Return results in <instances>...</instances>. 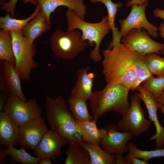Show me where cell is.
Returning <instances> with one entry per match:
<instances>
[{"mask_svg":"<svg viewBox=\"0 0 164 164\" xmlns=\"http://www.w3.org/2000/svg\"><path fill=\"white\" fill-rule=\"evenodd\" d=\"M103 73L107 84H121L134 91L138 86L135 64L142 55L120 42L103 50Z\"/></svg>","mask_w":164,"mask_h":164,"instance_id":"cell-1","label":"cell"},{"mask_svg":"<svg viewBox=\"0 0 164 164\" xmlns=\"http://www.w3.org/2000/svg\"><path fill=\"white\" fill-rule=\"evenodd\" d=\"M47 120L50 129L55 131L70 143L84 142L77 132L74 115L69 111L67 102L62 97H46L45 102Z\"/></svg>","mask_w":164,"mask_h":164,"instance_id":"cell-2","label":"cell"},{"mask_svg":"<svg viewBox=\"0 0 164 164\" xmlns=\"http://www.w3.org/2000/svg\"><path fill=\"white\" fill-rule=\"evenodd\" d=\"M129 90L122 84H107L102 89L93 92L89 99L93 120L97 122L103 114L111 111L124 116L130 106Z\"/></svg>","mask_w":164,"mask_h":164,"instance_id":"cell-3","label":"cell"},{"mask_svg":"<svg viewBox=\"0 0 164 164\" xmlns=\"http://www.w3.org/2000/svg\"><path fill=\"white\" fill-rule=\"evenodd\" d=\"M65 15L67 22V31L79 29L82 31L83 39L88 40L89 45L92 46L94 43L95 47L90 53V57L95 63L99 62L101 59L100 53L101 43L111 30L108 15L104 17L99 22L91 23L81 19L73 11L69 9Z\"/></svg>","mask_w":164,"mask_h":164,"instance_id":"cell-4","label":"cell"},{"mask_svg":"<svg viewBox=\"0 0 164 164\" xmlns=\"http://www.w3.org/2000/svg\"><path fill=\"white\" fill-rule=\"evenodd\" d=\"M82 32L76 29L66 32L55 30L50 40V46L53 53L58 58L73 59L84 51L86 40Z\"/></svg>","mask_w":164,"mask_h":164,"instance_id":"cell-5","label":"cell"},{"mask_svg":"<svg viewBox=\"0 0 164 164\" xmlns=\"http://www.w3.org/2000/svg\"><path fill=\"white\" fill-rule=\"evenodd\" d=\"M11 32L15 59V68L21 79L28 81L32 70L37 66L34 59L36 46L23 36L21 30Z\"/></svg>","mask_w":164,"mask_h":164,"instance_id":"cell-6","label":"cell"},{"mask_svg":"<svg viewBox=\"0 0 164 164\" xmlns=\"http://www.w3.org/2000/svg\"><path fill=\"white\" fill-rule=\"evenodd\" d=\"M141 100L137 92L130 97V107L125 115L117 125L122 132H130L134 136H138L149 128L151 121L145 118V111L140 105Z\"/></svg>","mask_w":164,"mask_h":164,"instance_id":"cell-7","label":"cell"},{"mask_svg":"<svg viewBox=\"0 0 164 164\" xmlns=\"http://www.w3.org/2000/svg\"><path fill=\"white\" fill-rule=\"evenodd\" d=\"M11 119L20 126L41 116L42 109L35 98L25 101L10 95L4 110Z\"/></svg>","mask_w":164,"mask_h":164,"instance_id":"cell-8","label":"cell"},{"mask_svg":"<svg viewBox=\"0 0 164 164\" xmlns=\"http://www.w3.org/2000/svg\"><path fill=\"white\" fill-rule=\"evenodd\" d=\"M148 5V1L141 5H134L128 16L124 19H119L121 25L120 31L121 37L125 35L131 29H136L142 30V29L147 31L148 34L154 38L159 36L157 28L149 23L145 15V10Z\"/></svg>","mask_w":164,"mask_h":164,"instance_id":"cell-9","label":"cell"},{"mask_svg":"<svg viewBox=\"0 0 164 164\" xmlns=\"http://www.w3.org/2000/svg\"><path fill=\"white\" fill-rule=\"evenodd\" d=\"M145 30L132 29L121 37V41L142 56L150 53L160 54L164 44L152 40Z\"/></svg>","mask_w":164,"mask_h":164,"instance_id":"cell-10","label":"cell"},{"mask_svg":"<svg viewBox=\"0 0 164 164\" xmlns=\"http://www.w3.org/2000/svg\"><path fill=\"white\" fill-rule=\"evenodd\" d=\"M48 130L43 117L35 118L19 126V143L25 149H34Z\"/></svg>","mask_w":164,"mask_h":164,"instance_id":"cell-11","label":"cell"},{"mask_svg":"<svg viewBox=\"0 0 164 164\" xmlns=\"http://www.w3.org/2000/svg\"><path fill=\"white\" fill-rule=\"evenodd\" d=\"M69 142L55 131L50 129L44 134L34 149V154L40 159H55L63 154L61 148Z\"/></svg>","mask_w":164,"mask_h":164,"instance_id":"cell-12","label":"cell"},{"mask_svg":"<svg viewBox=\"0 0 164 164\" xmlns=\"http://www.w3.org/2000/svg\"><path fill=\"white\" fill-rule=\"evenodd\" d=\"M117 125H109L105 129L106 134L102 138L99 145L108 153L128 152L127 144L133 137L130 132H120Z\"/></svg>","mask_w":164,"mask_h":164,"instance_id":"cell-13","label":"cell"},{"mask_svg":"<svg viewBox=\"0 0 164 164\" xmlns=\"http://www.w3.org/2000/svg\"><path fill=\"white\" fill-rule=\"evenodd\" d=\"M136 89L139 91L138 95L146 106L149 118L155 127L156 133L150 137L149 139L156 140V149H162L164 147V126L161 125L157 116V111L159 108V104L154 100L151 94L145 90L142 85H139Z\"/></svg>","mask_w":164,"mask_h":164,"instance_id":"cell-14","label":"cell"},{"mask_svg":"<svg viewBox=\"0 0 164 164\" xmlns=\"http://www.w3.org/2000/svg\"><path fill=\"white\" fill-rule=\"evenodd\" d=\"M40 5L49 23L51 24V13L60 6H66L73 11L81 19L84 20L86 14V7L84 0H36Z\"/></svg>","mask_w":164,"mask_h":164,"instance_id":"cell-15","label":"cell"},{"mask_svg":"<svg viewBox=\"0 0 164 164\" xmlns=\"http://www.w3.org/2000/svg\"><path fill=\"white\" fill-rule=\"evenodd\" d=\"M88 66L78 69L77 72V79L74 85L72 88L70 95L82 98L86 102L92 95V88L94 84V74L88 73Z\"/></svg>","mask_w":164,"mask_h":164,"instance_id":"cell-16","label":"cell"},{"mask_svg":"<svg viewBox=\"0 0 164 164\" xmlns=\"http://www.w3.org/2000/svg\"><path fill=\"white\" fill-rule=\"evenodd\" d=\"M2 76L11 95L17 96L23 101H27L22 90L21 78L15 66L6 60H0Z\"/></svg>","mask_w":164,"mask_h":164,"instance_id":"cell-17","label":"cell"},{"mask_svg":"<svg viewBox=\"0 0 164 164\" xmlns=\"http://www.w3.org/2000/svg\"><path fill=\"white\" fill-rule=\"evenodd\" d=\"M19 126L3 111L0 112V141L7 146L19 143Z\"/></svg>","mask_w":164,"mask_h":164,"instance_id":"cell-18","label":"cell"},{"mask_svg":"<svg viewBox=\"0 0 164 164\" xmlns=\"http://www.w3.org/2000/svg\"><path fill=\"white\" fill-rule=\"evenodd\" d=\"M77 130L85 142L99 145L106 134L105 130L99 129L96 122L92 121L80 119L74 116Z\"/></svg>","mask_w":164,"mask_h":164,"instance_id":"cell-19","label":"cell"},{"mask_svg":"<svg viewBox=\"0 0 164 164\" xmlns=\"http://www.w3.org/2000/svg\"><path fill=\"white\" fill-rule=\"evenodd\" d=\"M48 22L41 10L23 28L21 31L23 36L32 43L35 39L47 31L50 28Z\"/></svg>","mask_w":164,"mask_h":164,"instance_id":"cell-20","label":"cell"},{"mask_svg":"<svg viewBox=\"0 0 164 164\" xmlns=\"http://www.w3.org/2000/svg\"><path fill=\"white\" fill-rule=\"evenodd\" d=\"M66 151L65 164H91L88 151L80 144L69 143Z\"/></svg>","mask_w":164,"mask_h":164,"instance_id":"cell-21","label":"cell"},{"mask_svg":"<svg viewBox=\"0 0 164 164\" xmlns=\"http://www.w3.org/2000/svg\"><path fill=\"white\" fill-rule=\"evenodd\" d=\"M80 145L88 152L91 164H115L114 155L106 152L99 145L85 142Z\"/></svg>","mask_w":164,"mask_h":164,"instance_id":"cell-22","label":"cell"},{"mask_svg":"<svg viewBox=\"0 0 164 164\" xmlns=\"http://www.w3.org/2000/svg\"><path fill=\"white\" fill-rule=\"evenodd\" d=\"M36 9L32 14L23 19H18L10 17L9 14L5 16H0V28L5 31L22 30L25 26L34 18L41 10L40 5L37 3Z\"/></svg>","mask_w":164,"mask_h":164,"instance_id":"cell-23","label":"cell"},{"mask_svg":"<svg viewBox=\"0 0 164 164\" xmlns=\"http://www.w3.org/2000/svg\"><path fill=\"white\" fill-rule=\"evenodd\" d=\"M0 60L9 61L15 67V59L11 32L2 29L0 31Z\"/></svg>","mask_w":164,"mask_h":164,"instance_id":"cell-24","label":"cell"},{"mask_svg":"<svg viewBox=\"0 0 164 164\" xmlns=\"http://www.w3.org/2000/svg\"><path fill=\"white\" fill-rule=\"evenodd\" d=\"M92 3L100 2L106 7L108 12V20L112 32L113 39L111 43L113 44L117 42H120L121 38L120 32L117 27L115 26L114 20L118 8L122 6L121 2L113 3L111 0H90Z\"/></svg>","mask_w":164,"mask_h":164,"instance_id":"cell-25","label":"cell"},{"mask_svg":"<svg viewBox=\"0 0 164 164\" xmlns=\"http://www.w3.org/2000/svg\"><path fill=\"white\" fill-rule=\"evenodd\" d=\"M67 102L70 110L76 118L88 121L93 120L88 112L86 102L82 98L70 95Z\"/></svg>","mask_w":164,"mask_h":164,"instance_id":"cell-26","label":"cell"},{"mask_svg":"<svg viewBox=\"0 0 164 164\" xmlns=\"http://www.w3.org/2000/svg\"><path fill=\"white\" fill-rule=\"evenodd\" d=\"M7 147V152L8 155L11 157L10 161L12 163L19 162L22 164H38L40 159L37 157L32 155L26 152L23 147L17 149L12 145Z\"/></svg>","mask_w":164,"mask_h":164,"instance_id":"cell-27","label":"cell"},{"mask_svg":"<svg viewBox=\"0 0 164 164\" xmlns=\"http://www.w3.org/2000/svg\"><path fill=\"white\" fill-rule=\"evenodd\" d=\"M142 83V88L151 93L154 100L157 102L164 92V77L155 78L152 76Z\"/></svg>","mask_w":164,"mask_h":164,"instance_id":"cell-28","label":"cell"},{"mask_svg":"<svg viewBox=\"0 0 164 164\" xmlns=\"http://www.w3.org/2000/svg\"><path fill=\"white\" fill-rule=\"evenodd\" d=\"M146 66L153 75L157 77H164V57H162L155 53H150L144 55Z\"/></svg>","mask_w":164,"mask_h":164,"instance_id":"cell-29","label":"cell"},{"mask_svg":"<svg viewBox=\"0 0 164 164\" xmlns=\"http://www.w3.org/2000/svg\"><path fill=\"white\" fill-rule=\"evenodd\" d=\"M127 147L128 155L146 161L152 158L164 156V147L154 150L145 151L138 149L134 144L129 142L127 144Z\"/></svg>","mask_w":164,"mask_h":164,"instance_id":"cell-30","label":"cell"},{"mask_svg":"<svg viewBox=\"0 0 164 164\" xmlns=\"http://www.w3.org/2000/svg\"><path fill=\"white\" fill-rule=\"evenodd\" d=\"M136 77L138 85L145 80L153 76L148 70L145 62L144 55L137 59L135 64Z\"/></svg>","mask_w":164,"mask_h":164,"instance_id":"cell-31","label":"cell"},{"mask_svg":"<svg viewBox=\"0 0 164 164\" xmlns=\"http://www.w3.org/2000/svg\"><path fill=\"white\" fill-rule=\"evenodd\" d=\"M0 112L4 110L5 105L10 95L2 76L0 77Z\"/></svg>","mask_w":164,"mask_h":164,"instance_id":"cell-32","label":"cell"},{"mask_svg":"<svg viewBox=\"0 0 164 164\" xmlns=\"http://www.w3.org/2000/svg\"><path fill=\"white\" fill-rule=\"evenodd\" d=\"M18 0H11L2 5L1 9L10 14L12 18H14L15 9Z\"/></svg>","mask_w":164,"mask_h":164,"instance_id":"cell-33","label":"cell"},{"mask_svg":"<svg viewBox=\"0 0 164 164\" xmlns=\"http://www.w3.org/2000/svg\"><path fill=\"white\" fill-rule=\"evenodd\" d=\"M125 158L130 163V164H148V161H145L142 159L141 160L139 158L127 154L125 156Z\"/></svg>","mask_w":164,"mask_h":164,"instance_id":"cell-34","label":"cell"},{"mask_svg":"<svg viewBox=\"0 0 164 164\" xmlns=\"http://www.w3.org/2000/svg\"><path fill=\"white\" fill-rule=\"evenodd\" d=\"M115 164H130V163L123 155V153H115Z\"/></svg>","mask_w":164,"mask_h":164,"instance_id":"cell-35","label":"cell"},{"mask_svg":"<svg viewBox=\"0 0 164 164\" xmlns=\"http://www.w3.org/2000/svg\"><path fill=\"white\" fill-rule=\"evenodd\" d=\"M0 163H4L5 162L6 159L8 155L7 154L6 149L0 146Z\"/></svg>","mask_w":164,"mask_h":164,"instance_id":"cell-36","label":"cell"},{"mask_svg":"<svg viewBox=\"0 0 164 164\" xmlns=\"http://www.w3.org/2000/svg\"><path fill=\"white\" fill-rule=\"evenodd\" d=\"M149 0H131L130 1L128 2L126 6L127 7L132 6L135 5H141L144 2L146 1H148Z\"/></svg>","mask_w":164,"mask_h":164,"instance_id":"cell-37","label":"cell"},{"mask_svg":"<svg viewBox=\"0 0 164 164\" xmlns=\"http://www.w3.org/2000/svg\"><path fill=\"white\" fill-rule=\"evenodd\" d=\"M153 12L155 17L160 18L164 20V10L155 8Z\"/></svg>","mask_w":164,"mask_h":164,"instance_id":"cell-38","label":"cell"},{"mask_svg":"<svg viewBox=\"0 0 164 164\" xmlns=\"http://www.w3.org/2000/svg\"><path fill=\"white\" fill-rule=\"evenodd\" d=\"M158 30L159 31V34L163 38L164 42L163 44H164V24L162 22L160 24L159 27L158 28Z\"/></svg>","mask_w":164,"mask_h":164,"instance_id":"cell-39","label":"cell"},{"mask_svg":"<svg viewBox=\"0 0 164 164\" xmlns=\"http://www.w3.org/2000/svg\"><path fill=\"white\" fill-rule=\"evenodd\" d=\"M51 159L46 158L40 159L38 164H52Z\"/></svg>","mask_w":164,"mask_h":164,"instance_id":"cell-40","label":"cell"},{"mask_svg":"<svg viewBox=\"0 0 164 164\" xmlns=\"http://www.w3.org/2000/svg\"><path fill=\"white\" fill-rule=\"evenodd\" d=\"M157 102L159 104L164 107V92L158 99Z\"/></svg>","mask_w":164,"mask_h":164,"instance_id":"cell-41","label":"cell"},{"mask_svg":"<svg viewBox=\"0 0 164 164\" xmlns=\"http://www.w3.org/2000/svg\"><path fill=\"white\" fill-rule=\"evenodd\" d=\"M23 1L25 3L29 2L36 5L37 4L36 0H23Z\"/></svg>","mask_w":164,"mask_h":164,"instance_id":"cell-42","label":"cell"},{"mask_svg":"<svg viewBox=\"0 0 164 164\" xmlns=\"http://www.w3.org/2000/svg\"><path fill=\"white\" fill-rule=\"evenodd\" d=\"M159 104V109L161 110L164 116V107ZM163 145L164 146V142H163Z\"/></svg>","mask_w":164,"mask_h":164,"instance_id":"cell-43","label":"cell"},{"mask_svg":"<svg viewBox=\"0 0 164 164\" xmlns=\"http://www.w3.org/2000/svg\"><path fill=\"white\" fill-rule=\"evenodd\" d=\"M7 0H0V4L2 5L3 4L6 3Z\"/></svg>","mask_w":164,"mask_h":164,"instance_id":"cell-44","label":"cell"},{"mask_svg":"<svg viewBox=\"0 0 164 164\" xmlns=\"http://www.w3.org/2000/svg\"><path fill=\"white\" fill-rule=\"evenodd\" d=\"M160 53L164 55V48L160 52Z\"/></svg>","mask_w":164,"mask_h":164,"instance_id":"cell-45","label":"cell"}]
</instances>
